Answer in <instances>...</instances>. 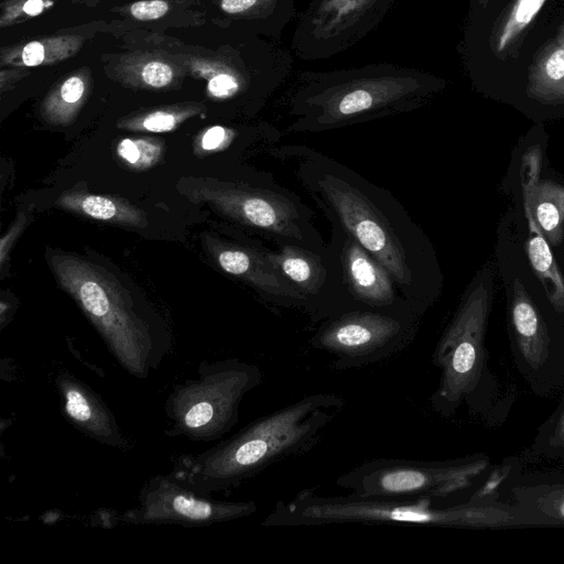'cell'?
I'll return each mask as SVG.
<instances>
[{
    "instance_id": "obj_1",
    "label": "cell",
    "mask_w": 564,
    "mask_h": 564,
    "mask_svg": "<svg viewBox=\"0 0 564 564\" xmlns=\"http://www.w3.org/2000/svg\"><path fill=\"white\" fill-rule=\"evenodd\" d=\"M268 153L291 171L329 224L390 272L423 315L441 292L442 274L429 237L394 195L307 145L278 144Z\"/></svg>"
},
{
    "instance_id": "obj_2",
    "label": "cell",
    "mask_w": 564,
    "mask_h": 564,
    "mask_svg": "<svg viewBox=\"0 0 564 564\" xmlns=\"http://www.w3.org/2000/svg\"><path fill=\"white\" fill-rule=\"evenodd\" d=\"M442 88L422 69L392 63L304 70L288 94L289 133H318L411 112Z\"/></svg>"
},
{
    "instance_id": "obj_3",
    "label": "cell",
    "mask_w": 564,
    "mask_h": 564,
    "mask_svg": "<svg viewBox=\"0 0 564 564\" xmlns=\"http://www.w3.org/2000/svg\"><path fill=\"white\" fill-rule=\"evenodd\" d=\"M345 408L336 393L305 395L259 416L229 438L178 458L173 471L195 490H231L272 465L313 449Z\"/></svg>"
},
{
    "instance_id": "obj_4",
    "label": "cell",
    "mask_w": 564,
    "mask_h": 564,
    "mask_svg": "<svg viewBox=\"0 0 564 564\" xmlns=\"http://www.w3.org/2000/svg\"><path fill=\"white\" fill-rule=\"evenodd\" d=\"M52 270L131 376L147 379L161 366L170 341L138 314L131 297L101 268L74 256L54 253Z\"/></svg>"
},
{
    "instance_id": "obj_5",
    "label": "cell",
    "mask_w": 564,
    "mask_h": 564,
    "mask_svg": "<svg viewBox=\"0 0 564 564\" xmlns=\"http://www.w3.org/2000/svg\"><path fill=\"white\" fill-rule=\"evenodd\" d=\"M488 518L479 506L467 503L437 507L430 498L323 496L312 489L289 501L275 502L262 527H310L326 524H409L425 527H474Z\"/></svg>"
},
{
    "instance_id": "obj_6",
    "label": "cell",
    "mask_w": 564,
    "mask_h": 564,
    "mask_svg": "<svg viewBox=\"0 0 564 564\" xmlns=\"http://www.w3.org/2000/svg\"><path fill=\"white\" fill-rule=\"evenodd\" d=\"M263 379L262 370L238 358L202 361L197 377L176 384L164 411L169 426L164 434L194 442H214L239 420L243 398Z\"/></svg>"
},
{
    "instance_id": "obj_7",
    "label": "cell",
    "mask_w": 564,
    "mask_h": 564,
    "mask_svg": "<svg viewBox=\"0 0 564 564\" xmlns=\"http://www.w3.org/2000/svg\"><path fill=\"white\" fill-rule=\"evenodd\" d=\"M203 197L224 216L274 246L326 248L313 209L269 172L256 171L246 178L219 182L207 187Z\"/></svg>"
},
{
    "instance_id": "obj_8",
    "label": "cell",
    "mask_w": 564,
    "mask_h": 564,
    "mask_svg": "<svg viewBox=\"0 0 564 564\" xmlns=\"http://www.w3.org/2000/svg\"><path fill=\"white\" fill-rule=\"evenodd\" d=\"M421 317L415 313L351 308L319 323L310 345L334 357L332 369L361 368L408 347L416 336Z\"/></svg>"
},
{
    "instance_id": "obj_9",
    "label": "cell",
    "mask_w": 564,
    "mask_h": 564,
    "mask_svg": "<svg viewBox=\"0 0 564 564\" xmlns=\"http://www.w3.org/2000/svg\"><path fill=\"white\" fill-rule=\"evenodd\" d=\"M489 306V288L485 282L473 284L436 344L432 360L441 369V380L430 403L442 416L452 415L479 382Z\"/></svg>"
},
{
    "instance_id": "obj_10",
    "label": "cell",
    "mask_w": 564,
    "mask_h": 564,
    "mask_svg": "<svg viewBox=\"0 0 564 564\" xmlns=\"http://www.w3.org/2000/svg\"><path fill=\"white\" fill-rule=\"evenodd\" d=\"M484 466L476 458L445 462L375 458L338 476L336 485L360 496L436 500L467 487Z\"/></svg>"
},
{
    "instance_id": "obj_11",
    "label": "cell",
    "mask_w": 564,
    "mask_h": 564,
    "mask_svg": "<svg viewBox=\"0 0 564 564\" xmlns=\"http://www.w3.org/2000/svg\"><path fill=\"white\" fill-rule=\"evenodd\" d=\"M395 0H311L297 15L291 48L304 61L328 58L378 28Z\"/></svg>"
},
{
    "instance_id": "obj_12",
    "label": "cell",
    "mask_w": 564,
    "mask_h": 564,
    "mask_svg": "<svg viewBox=\"0 0 564 564\" xmlns=\"http://www.w3.org/2000/svg\"><path fill=\"white\" fill-rule=\"evenodd\" d=\"M254 501H226L192 488L171 471L152 477L141 489L138 505L123 519L137 524L205 527L252 516Z\"/></svg>"
},
{
    "instance_id": "obj_13",
    "label": "cell",
    "mask_w": 564,
    "mask_h": 564,
    "mask_svg": "<svg viewBox=\"0 0 564 564\" xmlns=\"http://www.w3.org/2000/svg\"><path fill=\"white\" fill-rule=\"evenodd\" d=\"M275 248H267V257L303 296L304 314L311 323L318 325L357 308L345 290L338 264L327 245L324 250L294 243H280Z\"/></svg>"
},
{
    "instance_id": "obj_14",
    "label": "cell",
    "mask_w": 564,
    "mask_h": 564,
    "mask_svg": "<svg viewBox=\"0 0 564 564\" xmlns=\"http://www.w3.org/2000/svg\"><path fill=\"white\" fill-rule=\"evenodd\" d=\"M328 249L335 257L343 284L355 307L415 313L390 272L340 227L330 224Z\"/></svg>"
},
{
    "instance_id": "obj_15",
    "label": "cell",
    "mask_w": 564,
    "mask_h": 564,
    "mask_svg": "<svg viewBox=\"0 0 564 564\" xmlns=\"http://www.w3.org/2000/svg\"><path fill=\"white\" fill-rule=\"evenodd\" d=\"M265 251L267 247L259 241H217L214 247L220 269L251 288L264 303L304 313L303 296L269 260Z\"/></svg>"
},
{
    "instance_id": "obj_16",
    "label": "cell",
    "mask_w": 564,
    "mask_h": 564,
    "mask_svg": "<svg viewBox=\"0 0 564 564\" xmlns=\"http://www.w3.org/2000/svg\"><path fill=\"white\" fill-rule=\"evenodd\" d=\"M55 382L64 416L75 429L110 447H127L113 413L91 388L67 371L61 372Z\"/></svg>"
},
{
    "instance_id": "obj_17",
    "label": "cell",
    "mask_w": 564,
    "mask_h": 564,
    "mask_svg": "<svg viewBox=\"0 0 564 564\" xmlns=\"http://www.w3.org/2000/svg\"><path fill=\"white\" fill-rule=\"evenodd\" d=\"M542 151L532 145L521 159L523 206L529 207L538 227L552 247L564 239V186L553 180H540Z\"/></svg>"
},
{
    "instance_id": "obj_18",
    "label": "cell",
    "mask_w": 564,
    "mask_h": 564,
    "mask_svg": "<svg viewBox=\"0 0 564 564\" xmlns=\"http://www.w3.org/2000/svg\"><path fill=\"white\" fill-rule=\"evenodd\" d=\"M509 313L522 370H527L530 378L545 371L551 352L547 326L519 279L512 282Z\"/></svg>"
},
{
    "instance_id": "obj_19",
    "label": "cell",
    "mask_w": 564,
    "mask_h": 564,
    "mask_svg": "<svg viewBox=\"0 0 564 564\" xmlns=\"http://www.w3.org/2000/svg\"><path fill=\"white\" fill-rule=\"evenodd\" d=\"M527 94L541 104H564V23L532 64Z\"/></svg>"
},
{
    "instance_id": "obj_20",
    "label": "cell",
    "mask_w": 564,
    "mask_h": 564,
    "mask_svg": "<svg viewBox=\"0 0 564 564\" xmlns=\"http://www.w3.org/2000/svg\"><path fill=\"white\" fill-rule=\"evenodd\" d=\"M524 214L529 229L525 242L528 259L553 310L557 313H564V276L551 251L550 243L527 206H524Z\"/></svg>"
},
{
    "instance_id": "obj_21",
    "label": "cell",
    "mask_w": 564,
    "mask_h": 564,
    "mask_svg": "<svg viewBox=\"0 0 564 564\" xmlns=\"http://www.w3.org/2000/svg\"><path fill=\"white\" fill-rule=\"evenodd\" d=\"M56 205L102 221L135 227L147 224V218L142 210L124 200L110 196L67 192L57 199Z\"/></svg>"
},
{
    "instance_id": "obj_22",
    "label": "cell",
    "mask_w": 564,
    "mask_h": 564,
    "mask_svg": "<svg viewBox=\"0 0 564 564\" xmlns=\"http://www.w3.org/2000/svg\"><path fill=\"white\" fill-rule=\"evenodd\" d=\"M546 0H516L498 32L496 50L501 53L531 23Z\"/></svg>"
},
{
    "instance_id": "obj_23",
    "label": "cell",
    "mask_w": 564,
    "mask_h": 564,
    "mask_svg": "<svg viewBox=\"0 0 564 564\" xmlns=\"http://www.w3.org/2000/svg\"><path fill=\"white\" fill-rule=\"evenodd\" d=\"M161 144L147 139H123L117 145L118 155L130 166L144 170L160 158Z\"/></svg>"
},
{
    "instance_id": "obj_24",
    "label": "cell",
    "mask_w": 564,
    "mask_h": 564,
    "mask_svg": "<svg viewBox=\"0 0 564 564\" xmlns=\"http://www.w3.org/2000/svg\"><path fill=\"white\" fill-rule=\"evenodd\" d=\"M85 93V83L79 76L67 78L61 86L53 104H48L47 112L53 121L64 122L70 117L73 108L80 101Z\"/></svg>"
},
{
    "instance_id": "obj_25",
    "label": "cell",
    "mask_w": 564,
    "mask_h": 564,
    "mask_svg": "<svg viewBox=\"0 0 564 564\" xmlns=\"http://www.w3.org/2000/svg\"><path fill=\"white\" fill-rule=\"evenodd\" d=\"M242 137L240 130L223 126L209 128L200 139V148L205 151L225 150Z\"/></svg>"
},
{
    "instance_id": "obj_26",
    "label": "cell",
    "mask_w": 564,
    "mask_h": 564,
    "mask_svg": "<svg viewBox=\"0 0 564 564\" xmlns=\"http://www.w3.org/2000/svg\"><path fill=\"white\" fill-rule=\"evenodd\" d=\"M183 118V115L169 111H155L145 116L140 123L135 126V129L150 132H167L173 130Z\"/></svg>"
},
{
    "instance_id": "obj_27",
    "label": "cell",
    "mask_w": 564,
    "mask_h": 564,
    "mask_svg": "<svg viewBox=\"0 0 564 564\" xmlns=\"http://www.w3.org/2000/svg\"><path fill=\"white\" fill-rule=\"evenodd\" d=\"M141 77L147 85L161 88L170 84L173 78V70L165 63L152 61L144 65Z\"/></svg>"
},
{
    "instance_id": "obj_28",
    "label": "cell",
    "mask_w": 564,
    "mask_h": 564,
    "mask_svg": "<svg viewBox=\"0 0 564 564\" xmlns=\"http://www.w3.org/2000/svg\"><path fill=\"white\" fill-rule=\"evenodd\" d=\"M169 11V3L163 0H143L130 7L133 18L141 21L156 20Z\"/></svg>"
},
{
    "instance_id": "obj_29",
    "label": "cell",
    "mask_w": 564,
    "mask_h": 564,
    "mask_svg": "<svg viewBox=\"0 0 564 564\" xmlns=\"http://www.w3.org/2000/svg\"><path fill=\"white\" fill-rule=\"evenodd\" d=\"M46 57L45 45L41 42H31L21 51V61L26 66H36L44 62Z\"/></svg>"
},
{
    "instance_id": "obj_30",
    "label": "cell",
    "mask_w": 564,
    "mask_h": 564,
    "mask_svg": "<svg viewBox=\"0 0 564 564\" xmlns=\"http://www.w3.org/2000/svg\"><path fill=\"white\" fill-rule=\"evenodd\" d=\"M44 8L45 2L43 0H28L22 7V11L28 15L35 17L43 12Z\"/></svg>"
},
{
    "instance_id": "obj_31",
    "label": "cell",
    "mask_w": 564,
    "mask_h": 564,
    "mask_svg": "<svg viewBox=\"0 0 564 564\" xmlns=\"http://www.w3.org/2000/svg\"><path fill=\"white\" fill-rule=\"evenodd\" d=\"M551 510H555V514L557 518L564 519V497H560L555 500V508H550Z\"/></svg>"
},
{
    "instance_id": "obj_32",
    "label": "cell",
    "mask_w": 564,
    "mask_h": 564,
    "mask_svg": "<svg viewBox=\"0 0 564 564\" xmlns=\"http://www.w3.org/2000/svg\"><path fill=\"white\" fill-rule=\"evenodd\" d=\"M478 2L481 4V7H486L488 3V0H478Z\"/></svg>"
}]
</instances>
